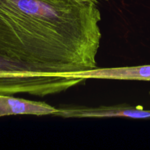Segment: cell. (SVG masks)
<instances>
[{
	"label": "cell",
	"instance_id": "cell-1",
	"mask_svg": "<svg viewBox=\"0 0 150 150\" xmlns=\"http://www.w3.org/2000/svg\"><path fill=\"white\" fill-rule=\"evenodd\" d=\"M100 21L93 0H0V55L34 73L94 70Z\"/></svg>",
	"mask_w": 150,
	"mask_h": 150
},
{
	"label": "cell",
	"instance_id": "cell-2",
	"mask_svg": "<svg viewBox=\"0 0 150 150\" xmlns=\"http://www.w3.org/2000/svg\"><path fill=\"white\" fill-rule=\"evenodd\" d=\"M83 81L80 78L28 71L0 55V95L26 93L45 97L64 92Z\"/></svg>",
	"mask_w": 150,
	"mask_h": 150
},
{
	"label": "cell",
	"instance_id": "cell-3",
	"mask_svg": "<svg viewBox=\"0 0 150 150\" xmlns=\"http://www.w3.org/2000/svg\"><path fill=\"white\" fill-rule=\"evenodd\" d=\"M54 115L64 118H104V117H128L146 120L150 119V110L141 106L128 105L100 106L98 108H61Z\"/></svg>",
	"mask_w": 150,
	"mask_h": 150
},
{
	"label": "cell",
	"instance_id": "cell-4",
	"mask_svg": "<svg viewBox=\"0 0 150 150\" xmlns=\"http://www.w3.org/2000/svg\"><path fill=\"white\" fill-rule=\"evenodd\" d=\"M65 77L88 79H112V80H136L150 81V65L133 67L96 68L87 71L65 75Z\"/></svg>",
	"mask_w": 150,
	"mask_h": 150
},
{
	"label": "cell",
	"instance_id": "cell-5",
	"mask_svg": "<svg viewBox=\"0 0 150 150\" xmlns=\"http://www.w3.org/2000/svg\"><path fill=\"white\" fill-rule=\"evenodd\" d=\"M58 109L42 102L0 95V117L11 115H54Z\"/></svg>",
	"mask_w": 150,
	"mask_h": 150
},
{
	"label": "cell",
	"instance_id": "cell-6",
	"mask_svg": "<svg viewBox=\"0 0 150 150\" xmlns=\"http://www.w3.org/2000/svg\"><path fill=\"white\" fill-rule=\"evenodd\" d=\"M93 1H95V0H93Z\"/></svg>",
	"mask_w": 150,
	"mask_h": 150
}]
</instances>
